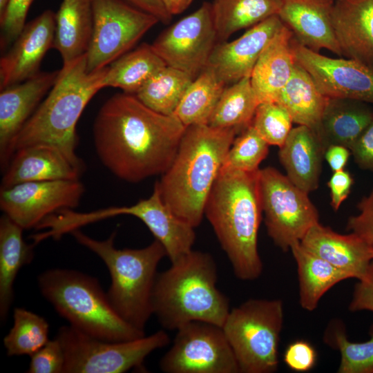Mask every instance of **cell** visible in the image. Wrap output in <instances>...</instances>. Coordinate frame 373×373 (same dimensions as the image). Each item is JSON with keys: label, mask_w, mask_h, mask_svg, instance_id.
<instances>
[{"label": "cell", "mask_w": 373, "mask_h": 373, "mask_svg": "<svg viewBox=\"0 0 373 373\" xmlns=\"http://www.w3.org/2000/svg\"><path fill=\"white\" fill-rule=\"evenodd\" d=\"M185 128L174 115L153 111L135 95L117 93L97 115L94 145L104 166L117 178L135 183L168 169Z\"/></svg>", "instance_id": "1"}, {"label": "cell", "mask_w": 373, "mask_h": 373, "mask_svg": "<svg viewBox=\"0 0 373 373\" xmlns=\"http://www.w3.org/2000/svg\"><path fill=\"white\" fill-rule=\"evenodd\" d=\"M259 170L242 172L221 169L204 208V216L235 276L242 280L258 278L263 267L258 249L262 213Z\"/></svg>", "instance_id": "2"}, {"label": "cell", "mask_w": 373, "mask_h": 373, "mask_svg": "<svg viewBox=\"0 0 373 373\" xmlns=\"http://www.w3.org/2000/svg\"><path fill=\"white\" fill-rule=\"evenodd\" d=\"M238 132L208 124L186 126L173 161L155 182L166 205L194 228L202 220L207 200Z\"/></svg>", "instance_id": "3"}, {"label": "cell", "mask_w": 373, "mask_h": 373, "mask_svg": "<svg viewBox=\"0 0 373 373\" xmlns=\"http://www.w3.org/2000/svg\"><path fill=\"white\" fill-rule=\"evenodd\" d=\"M218 269L213 256L191 250L157 275L152 310L164 329L177 330L191 321L222 327L229 298L217 287Z\"/></svg>", "instance_id": "4"}, {"label": "cell", "mask_w": 373, "mask_h": 373, "mask_svg": "<svg viewBox=\"0 0 373 373\" xmlns=\"http://www.w3.org/2000/svg\"><path fill=\"white\" fill-rule=\"evenodd\" d=\"M106 70L105 67L88 72L86 53L64 64L46 97L18 134L13 154L23 147L47 144L59 149L73 164L84 170V165L76 153V126L88 103L104 88Z\"/></svg>", "instance_id": "5"}, {"label": "cell", "mask_w": 373, "mask_h": 373, "mask_svg": "<svg viewBox=\"0 0 373 373\" xmlns=\"http://www.w3.org/2000/svg\"><path fill=\"white\" fill-rule=\"evenodd\" d=\"M82 245L97 254L108 269L111 283L106 292L117 314L133 327L144 331L151 315L152 294L157 267L166 256L163 245L156 239L140 249H117L116 232L104 240H95L79 229L70 233Z\"/></svg>", "instance_id": "6"}, {"label": "cell", "mask_w": 373, "mask_h": 373, "mask_svg": "<svg viewBox=\"0 0 373 373\" xmlns=\"http://www.w3.org/2000/svg\"><path fill=\"white\" fill-rule=\"evenodd\" d=\"M42 296L70 325L108 341H126L145 336L124 321L111 305L95 277L66 269L45 271L38 277Z\"/></svg>", "instance_id": "7"}, {"label": "cell", "mask_w": 373, "mask_h": 373, "mask_svg": "<svg viewBox=\"0 0 373 373\" xmlns=\"http://www.w3.org/2000/svg\"><path fill=\"white\" fill-rule=\"evenodd\" d=\"M283 318V304L278 299L251 298L230 310L222 328L240 372L277 370Z\"/></svg>", "instance_id": "8"}, {"label": "cell", "mask_w": 373, "mask_h": 373, "mask_svg": "<svg viewBox=\"0 0 373 373\" xmlns=\"http://www.w3.org/2000/svg\"><path fill=\"white\" fill-rule=\"evenodd\" d=\"M65 355L64 373H123L142 366L153 351L169 345L164 330L126 341H108L89 336L71 325L55 336Z\"/></svg>", "instance_id": "9"}, {"label": "cell", "mask_w": 373, "mask_h": 373, "mask_svg": "<svg viewBox=\"0 0 373 373\" xmlns=\"http://www.w3.org/2000/svg\"><path fill=\"white\" fill-rule=\"evenodd\" d=\"M259 192L267 233L283 251L290 250L319 222L318 210L309 193L276 169L259 170Z\"/></svg>", "instance_id": "10"}, {"label": "cell", "mask_w": 373, "mask_h": 373, "mask_svg": "<svg viewBox=\"0 0 373 373\" xmlns=\"http://www.w3.org/2000/svg\"><path fill=\"white\" fill-rule=\"evenodd\" d=\"M93 28L86 66L93 72L128 52L159 20L124 0H93Z\"/></svg>", "instance_id": "11"}, {"label": "cell", "mask_w": 373, "mask_h": 373, "mask_svg": "<svg viewBox=\"0 0 373 373\" xmlns=\"http://www.w3.org/2000/svg\"><path fill=\"white\" fill-rule=\"evenodd\" d=\"M159 366L165 373H238V364L222 327L191 321L176 330Z\"/></svg>", "instance_id": "12"}, {"label": "cell", "mask_w": 373, "mask_h": 373, "mask_svg": "<svg viewBox=\"0 0 373 373\" xmlns=\"http://www.w3.org/2000/svg\"><path fill=\"white\" fill-rule=\"evenodd\" d=\"M217 40L211 3L204 2L164 30L151 46L166 66L194 79L207 67Z\"/></svg>", "instance_id": "13"}, {"label": "cell", "mask_w": 373, "mask_h": 373, "mask_svg": "<svg viewBox=\"0 0 373 373\" xmlns=\"http://www.w3.org/2000/svg\"><path fill=\"white\" fill-rule=\"evenodd\" d=\"M84 190L79 180L21 183L1 188L0 207L23 229L36 228L46 217L77 207Z\"/></svg>", "instance_id": "14"}, {"label": "cell", "mask_w": 373, "mask_h": 373, "mask_svg": "<svg viewBox=\"0 0 373 373\" xmlns=\"http://www.w3.org/2000/svg\"><path fill=\"white\" fill-rule=\"evenodd\" d=\"M296 62L327 97L347 98L373 105V70L354 60L333 58L309 50L293 39Z\"/></svg>", "instance_id": "15"}, {"label": "cell", "mask_w": 373, "mask_h": 373, "mask_svg": "<svg viewBox=\"0 0 373 373\" xmlns=\"http://www.w3.org/2000/svg\"><path fill=\"white\" fill-rule=\"evenodd\" d=\"M59 70L39 72L0 93V161L5 170L13 155L15 141L55 84Z\"/></svg>", "instance_id": "16"}, {"label": "cell", "mask_w": 373, "mask_h": 373, "mask_svg": "<svg viewBox=\"0 0 373 373\" xmlns=\"http://www.w3.org/2000/svg\"><path fill=\"white\" fill-rule=\"evenodd\" d=\"M56 13L46 10L26 23L0 60V90L22 82L39 73L47 51L54 46Z\"/></svg>", "instance_id": "17"}, {"label": "cell", "mask_w": 373, "mask_h": 373, "mask_svg": "<svg viewBox=\"0 0 373 373\" xmlns=\"http://www.w3.org/2000/svg\"><path fill=\"white\" fill-rule=\"evenodd\" d=\"M283 26L278 15H274L248 28L235 40L217 43L207 66L227 86L251 77L262 51Z\"/></svg>", "instance_id": "18"}, {"label": "cell", "mask_w": 373, "mask_h": 373, "mask_svg": "<svg viewBox=\"0 0 373 373\" xmlns=\"http://www.w3.org/2000/svg\"><path fill=\"white\" fill-rule=\"evenodd\" d=\"M108 213L111 217L133 216L142 221L163 245L171 263L192 250L195 240V228L178 218L166 205L156 183L149 198L129 207H110Z\"/></svg>", "instance_id": "19"}, {"label": "cell", "mask_w": 373, "mask_h": 373, "mask_svg": "<svg viewBox=\"0 0 373 373\" xmlns=\"http://www.w3.org/2000/svg\"><path fill=\"white\" fill-rule=\"evenodd\" d=\"M300 243L351 278L363 280L373 272V249L354 233L340 234L318 222L308 230Z\"/></svg>", "instance_id": "20"}, {"label": "cell", "mask_w": 373, "mask_h": 373, "mask_svg": "<svg viewBox=\"0 0 373 373\" xmlns=\"http://www.w3.org/2000/svg\"><path fill=\"white\" fill-rule=\"evenodd\" d=\"M334 3V0H283L278 15L302 46L316 52L326 49L342 57L332 21Z\"/></svg>", "instance_id": "21"}, {"label": "cell", "mask_w": 373, "mask_h": 373, "mask_svg": "<svg viewBox=\"0 0 373 373\" xmlns=\"http://www.w3.org/2000/svg\"><path fill=\"white\" fill-rule=\"evenodd\" d=\"M332 21L342 57L373 70V0H336Z\"/></svg>", "instance_id": "22"}, {"label": "cell", "mask_w": 373, "mask_h": 373, "mask_svg": "<svg viewBox=\"0 0 373 373\" xmlns=\"http://www.w3.org/2000/svg\"><path fill=\"white\" fill-rule=\"evenodd\" d=\"M84 170L59 149L35 144L17 150L3 171L1 188L18 184L57 180H79Z\"/></svg>", "instance_id": "23"}, {"label": "cell", "mask_w": 373, "mask_h": 373, "mask_svg": "<svg viewBox=\"0 0 373 373\" xmlns=\"http://www.w3.org/2000/svg\"><path fill=\"white\" fill-rule=\"evenodd\" d=\"M293 39L292 32L283 24L260 55L250 77L260 104L276 102L292 75L296 64Z\"/></svg>", "instance_id": "24"}, {"label": "cell", "mask_w": 373, "mask_h": 373, "mask_svg": "<svg viewBox=\"0 0 373 373\" xmlns=\"http://www.w3.org/2000/svg\"><path fill=\"white\" fill-rule=\"evenodd\" d=\"M325 152L314 131L298 125L291 130L278 156L287 177L309 193L318 187Z\"/></svg>", "instance_id": "25"}, {"label": "cell", "mask_w": 373, "mask_h": 373, "mask_svg": "<svg viewBox=\"0 0 373 373\" xmlns=\"http://www.w3.org/2000/svg\"><path fill=\"white\" fill-rule=\"evenodd\" d=\"M373 119V105L352 99L329 97L314 132L325 150L338 144L350 150Z\"/></svg>", "instance_id": "26"}, {"label": "cell", "mask_w": 373, "mask_h": 373, "mask_svg": "<svg viewBox=\"0 0 373 373\" xmlns=\"http://www.w3.org/2000/svg\"><path fill=\"white\" fill-rule=\"evenodd\" d=\"M93 28V0H63L56 13L53 48L63 65L88 51Z\"/></svg>", "instance_id": "27"}, {"label": "cell", "mask_w": 373, "mask_h": 373, "mask_svg": "<svg viewBox=\"0 0 373 373\" xmlns=\"http://www.w3.org/2000/svg\"><path fill=\"white\" fill-rule=\"evenodd\" d=\"M23 229L6 214L0 219V316L5 321L14 297L19 270L31 262L33 247L25 242Z\"/></svg>", "instance_id": "28"}, {"label": "cell", "mask_w": 373, "mask_h": 373, "mask_svg": "<svg viewBox=\"0 0 373 373\" xmlns=\"http://www.w3.org/2000/svg\"><path fill=\"white\" fill-rule=\"evenodd\" d=\"M328 98L319 90L311 75L296 62L292 75L276 102L288 111L294 123L315 132Z\"/></svg>", "instance_id": "29"}, {"label": "cell", "mask_w": 373, "mask_h": 373, "mask_svg": "<svg viewBox=\"0 0 373 373\" xmlns=\"http://www.w3.org/2000/svg\"><path fill=\"white\" fill-rule=\"evenodd\" d=\"M290 250L297 265L300 304L305 310L316 309L329 289L352 278L347 273L307 250L300 242L294 244Z\"/></svg>", "instance_id": "30"}, {"label": "cell", "mask_w": 373, "mask_h": 373, "mask_svg": "<svg viewBox=\"0 0 373 373\" xmlns=\"http://www.w3.org/2000/svg\"><path fill=\"white\" fill-rule=\"evenodd\" d=\"M166 66L151 45L142 44L107 66L103 87L118 88L124 93L135 95Z\"/></svg>", "instance_id": "31"}, {"label": "cell", "mask_w": 373, "mask_h": 373, "mask_svg": "<svg viewBox=\"0 0 373 373\" xmlns=\"http://www.w3.org/2000/svg\"><path fill=\"white\" fill-rule=\"evenodd\" d=\"M283 0H213L212 15L218 39L278 15Z\"/></svg>", "instance_id": "32"}, {"label": "cell", "mask_w": 373, "mask_h": 373, "mask_svg": "<svg viewBox=\"0 0 373 373\" xmlns=\"http://www.w3.org/2000/svg\"><path fill=\"white\" fill-rule=\"evenodd\" d=\"M226 86L216 73L207 66L192 81L173 115L185 127L208 124Z\"/></svg>", "instance_id": "33"}, {"label": "cell", "mask_w": 373, "mask_h": 373, "mask_svg": "<svg viewBox=\"0 0 373 373\" xmlns=\"http://www.w3.org/2000/svg\"><path fill=\"white\" fill-rule=\"evenodd\" d=\"M259 104L250 77H244L226 86L208 125L218 128H233L242 131L251 124Z\"/></svg>", "instance_id": "34"}, {"label": "cell", "mask_w": 373, "mask_h": 373, "mask_svg": "<svg viewBox=\"0 0 373 373\" xmlns=\"http://www.w3.org/2000/svg\"><path fill=\"white\" fill-rule=\"evenodd\" d=\"M193 80L186 73L166 66L149 79L135 95L153 111L171 115Z\"/></svg>", "instance_id": "35"}, {"label": "cell", "mask_w": 373, "mask_h": 373, "mask_svg": "<svg viewBox=\"0 0 373 373\" xmlns=\"http://www.w3.org/2000/svg\"><path fill=\"white\" fill-rule=\"evenodd\" d=\"M49 325L42 316L21 307L13 312V325L3 338L8 356H31L50 339Z\"/></svg>", "instance_id": "36"}, {"label": "cell", "mask_w": 373, "mask_h": 373, "mask_svg": "<svg viewBox=\"0 0 373 373\" xmlns=\"http://www.w3.org/2000/svg\"><path fill=\"white\" fill-rule=\"evenodd\" d=\"M370 339L361 343L350 341L339 321H332L324 335V342L341 354L339 373H373V325Z\"/></svg>", "instance_id": "37"}, {"label": "cell", "mask_w": 373, "mask_h": 373, "mask_svg": "<svg viewBox=\"0 0 373 373\" xmlns=\"http://www.w3.org/2000/svg\"><path fill=\"white\" fill-rule=\"evenodd\" d=\"M269 144L250 124L235 137L224 159L222 169L242 172L258 171Z\"/></svg>", "instance_id": "38"}, {"label": "cell", "mask_w": 373, "mask_h": 373, "mask_svg": "<svg viewBox=\"0 0 373 373\" xmlns=\"http://www.w3.org/2000/svg\"><path fill=\"white\" fill-rule=\"evenodd\" d=\"M293 120L288 111L276 102L259 104L251 125L269 144L283 145L292 129Z\"/></svg>", "instance_id": "39"}, {"label": "cell", "mask_w": 373, "mask_h": 373, "mask_svg": "<svg viewBox=\"0 0 373 373\" xmlns=\"http://www.w3.org/2000/svg\"><path fill=\"white\" fill-rule=\"evenodd\" d=\"M34 0H9L0 16L1 49L15 41L26 25L28 10Z\"/></svg>", "instance_id": "40"}, {"label": "cell", "mask_w": 373, "mask_h": 373, "mask_svg": "<svg viewBox=\"0 0 373 373\" xmlns=\"http://www.w3.org/2000/svg\"><path fill=\"white\" fill-rule=\"evenodd\" d=\"M27 372H64L65 355L59 341L55 337L49 340L42 347L32 354Z\"/></svg>", "instance_id": "41"}, {"label": "cell", "mask_w": 373, "mask_h": 373, "mask_svg": "<svg viewBox=\"0 0 373 373\" xmlns=\"http://www.w3.org/2000/svg\"><path fill=\"white\" fill-rule=\"evenodd\" d=\"M357 209L358 213L348 218L346 228L373 249V188L358 202Z\"/></svg>", "instance_id": "42"}, {"label": "cell", "mask_w": 373, "mask_h": 373, "mask_svg": "<svg viewBox=\"0 0 373 373\" xmlns=\"http://www.w3.org/2000/svg\"><path fill=\"white\" fill-rule=\"evenodd\" d=\"M316 358L314 347L304 340H298L290 343L283 356L285 364L296 372L310 370L315 365Z\"/></svg>", "instance_id": "43"}, {"label": "cell", "mask_w": 373, "mask_h": 373, "mask_svg": "<svg viewBox=\"0 0 373 373\" xmlns=\"http://www.w3.org/2000/svg\"><path fill=\"white\" fill-rule=\"evenodd\" d=\"M350 152L360 169L373 172V119L351 147Z\"/></svg>", "instance_id": "44"}, {"label": "cell", "mask_w": 373, "mask_h": 373, "mask_svg": "<svg viewBox=\"0 0 373 373\" xmlns=\"http://www.w3.org/2000/svg\"><path fill=\"white\" fill-rule=\"evenodd\" d=\"M353 183L354 179L347 171L333 172L327 186L330 191V204L335 211L349 196Z\"/></svg>", "instance_id": "45"}, {"label": "cell", "mask_w": 373, "mask_h": 373, "mask_svg": "<svg viewBox=\"0 0 373 373\" xmlns=\"http://www.w3.org/2000/svg\"><path fill=\"white\" fill-rule=\"evenodd\" d=\"M349 309L373 312V272L367 279L359 280L355 285Z\"/></svg>", "instance_id": "46"}, {"label": "cell", "mask_w": 373, "mask_h": 373, "mask_svg": "<svg viewBox=\"0 0 373 373\" xmlns=\"http://www.w3.org/2000/svg\"><path fill=\"white\" fill-rule=\"evenodd\" d=\"M135 7L155 16L159 21L167 24L172 15L167 11L162 0H124Z\"/></svg>", "instance_id": "47"}, {"label": "cell", "mask_w": 373, "mask_h": 373, "mask_svg": "<svg viewBox=\"0 0 373 373\" xmlns=\"http://www.w3.org/2000/svg\"><path fill=\"white\" fill-rule=\"evenodd\" d=\"M350 150L345 146L334 144L325 150L324 157L333 172L343 170L347 164Z\"/></svg>", "instance_id": "48"}, {"label": "cell", "mask_w": 373, "mask_h": 373, "mask_svg": "<svg viewBox=\"0 0 373 373\" xmlns=\"http://www.w3.org/2000/svg\"><path fill=\"white\" fill-rule=\"evenodd\" d=\"M167 11L171 15L183 12L193 0H162Z\"/></svg>", "instance_id": "49"}, {"label": "cell", "mask_w": 373, "mask_h": 373, "mask_svg": "<svg viewBox=\"0 0 373 373\" xmlns=\"http://www.w3.org/2000/svg\"><path fill=\"white\" fill-rule=\"evenodd\" d=\"M9 0H0V16H1L8 5Z\"/></svg>", "instance_id": "50"}]
</instances>
